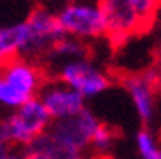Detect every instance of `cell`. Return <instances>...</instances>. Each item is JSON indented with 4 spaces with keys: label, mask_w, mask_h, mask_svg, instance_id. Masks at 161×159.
<instances>
[{
    "label": "cell",
    "mask_w": 161,
    "mask_h": 159,
    "mask_svg": "<svg viewBox=\"0 0 161 159\" xmlns=\"http://www.w3.org/2000/svg\"><path fill=\"white\" fill-rule=\"evenodd\" d=\"M100 124L89 108L72 119L53 121L51 128L30 145L28 151L44 152L54 159H77L89 147Z\"/></svg>",
    "instance_id": "1"
},
{
    "label": "cell",
    "mask_w": 161,
    "mask_h": 159,
    "mask_svg": "<svg viewBox=\"0 0 161 159\" xmlns=\"http://www.w3.org/2000/svg\"><path fill=\"white\" fill-rule=\"evenodd\" d=\"M5 32L18 58L49 52L67 37L58 16L46 7L32 9L23 21L5 26Z\"/></svg>",
    "instance_id": "2"
},
{
    "label": "cell",
    "mask_w": 161,
    "mask_h": 159,
    "mask_svg": "<svg viewBox=\"0 0 161 159\" xmlns=\"http://www.w3.org/2000/svg\"><path fill=\"white\" fill-rule=\"evenodd\" d=\"M2 124L5 126L11 143L28 149L40 135H44L51 128L53 117L49 115L40 98H33L21 107L14 108V112L5 117Z\"/></svg>",
    "instance_id": "3"
},
{
    "label": "cell",
    "mask_w": 161,
    "mask_h": 159,
    "mask_svg": "<svg viewBox=\"0 0 161 159\" xmlns=\"http://www.w3.org/2000/svg\"><path fill=\"white\" fill-rule=\"evenodd\" d=\"M63 32L69 37L84 40L107 33L100 2H70L56 12Z\"/></svg>",
    "instance_id": "4"
},
{
    "label": "cell",
    "mask_w": 161,
    "mask_h": 159,
    "mask_svg": "<svg viewBox=\"0 0 161 159\" xmlns=\"http://www.w3.org/2000/svg\"><path fill=\"white\" fill-rule=\"evenodd\" d=\"M107 25V39L114 47H119L135 33L145 32L140 18L133 9L131 0H103L100 2Z\"/></svg>",
    "instance_id": "5"
},
{
    "label": "cell",
    "mask_w": 161,
    "mask_h": 159,
    "mask_svg": "<svg viewBox=\"0 0 161 159\" xmlns=\"http://www.w3.org/2000/svg\"><path fill=\"white\" fill-rule=\"evenodd\" d=\"M58 79L61 84L72 88L84 98H95L103 91H107L110 86L109 75L88 60H75L63 63L58 72Z\"/></svg>",
    "instance_id": "6"
},
{
    "label": "cell",
    "mask_w": 161,
    "mask_h": 159,
    "mask_svg": "<svg viewBox=\"0 0 161 159\" xmlns=\"http://www.w3.org/2000/svg\"><path fill=\"white\" fill-rule=\"evenodd\" d=\"M53 121H65L77 117L86 110V98L61 82H49L39 95Z\"/></svg>",
    "instance_id": "7"
},
{
    "label": "cell",
    "mask_w": 161,
    "mask_h": 159,
    "mask_svg": "<svg viewBox=\"0 0 161 159\" xmlns=\"http://www.w3.org/2000/svg\"><path fill=\"white\" fill-rule=\"evenodd\" d=\"M159 74L156 70H145L144 74H133L123 79L128 95L131 96L135 112L142 123H151L156 112V86L159 84Z\"/></svg>",
    "instance_id": "8"
},
{
    "label": "cell",
    "mask_w": 161,
    "mask_h": 159,
    "mask_svg": "<svg viewBox=\"0 0 161 159\" xmlns=\"http://www.w3.org/2000/svg\"><path fill=\"white\" fill-rule=\"evenodd\" d=\"M86 52H88V49H86L82 40L67 35L49 51V56L54 58V60L63 61V63H69V61H75V60H86Z\"/></svg>",
    "instance_id": "9"
},
{
    "label": "cell",
    "mask_w": 161,
    "mask_h": 159,
    "mask_svg": "<svg viewBox=\"0 0 161 159\" xmlns=\"http://www.w3.org/2000/svg\"><path fill=\"white\" fill-rule=\"evenodd\" d=\"M114 142H116V133H114V129L102 123L98 126V129L95 131V135H93L89 147H91V151L97 156H102V159H105V157H109V152L112 151Z\"/></svg>",
    "instance_id": "10"
},
{
    "label": "cell",
    "mask_w": 161,
    "mask_h": 159,
    "mask_svg": "<svg viewBox=\"0 0 161 159\" xmlns=\"http://www.w3.org/2000/svg\"><path fill=\"white\" fill-rule=\"evenodd\" d=\"M135 145L142 159H161V145L147 128L140 129L135 135Z\"/></svg>",
    "instance_id": "11"
},
{
    "label": "cell",
    "mask_w": 161,
    "mask_h": 159,
    "mask_svg": "<svg viewBox=\"0 0 161 159\" xmlns=\"http://www.w3.org/2000/svg\"><path fill=\"white\" fill-rule=\"evenodd\" d=\"M133 9L137 12V16L140 18L144 30H149L151 25L156 21V16L159 14L161 4L156 0H131Z\"/></svg>",
    "instance_id": "12"
},
{
    "label": "cell",
    "mask_w": 161,
    "mask_h": 159,
    "mask_svg": "<svg viewBox=\"0 0 161 159\" xmlns=\"http://www.w3.org/2000/svg\"><path fill=\"white\" fill-rule=\"evenodd\" d=\"M18 58L14 47L11 46V40L7 37V32H5V26L0 25V70L4 67H7L11 61H14Z\"/></svg>",
    "instance_id": "13"
},
{
    "label": "cell",
    "mask_w": 161,
    "mask_h": 159,
    "mask_svg": "<svg viewBox=\"0 0 161 159\" xmlns=\"http://www.w3.org/2000/svg\"><path fill=\"white\" fill-rule=\"evenodd\" d=\"M23 159H54V157H51V156L44 154V152L28 151V149H26V152H25V154H23Z\"/></svg>",
    "instance_id": "14"
},
{
    "label": "cell",
    "mask_w": 161,
    "mask_h": 159,
    "mask_svg": "<svg viewBox=\"0 0 161 159\" xmlns=\"http://www.w3.org/2000/svg\"><path fill=\"white\" fill-rule=\"evenodd\" d=\"M0 159H23V154H19V152H14V151H11L9 154L2 156Z\"/></svg>",
    "instance_id": "15"
},
{
    "label": "cell",
    "mask_w": 161,
    "mask_h": 159,
    "mask_svg": "<svg viewBox=\"0 0 161 159\" xmlns=\"http://www.w3.org/2000/svg\"><path fill=\"white\" fill-rule=\"evenodd\" d=\"M9 152H11V145L9 143H0V157L9 154Z\"/></svg>",
    "instance_id": "16"
},
{
    "label": "cell",
    "mask_w": 161,
    "mask_h": 159,
    "mask_svg": "<svg viewBox=\"0 0 161 159\" xmlns=\"http://www.w3.org/2000/svg\"><path fill=\"white\" fill-rule=\"evenodd\" d=\"M158 88H159V91H161V77H159V84H158Z\"/></svg>",
    "instance_id": "17"
},
{
    "label": "cell",
    "mask_w": 161,
    "mask_h": 159,
    "mask_svg": "<svg viewBox=\"0 0 161 159\" xmlns=\"http://www.w3.org/2000/svg\"><path fill=\"white\" fill-rule=\"evenodd\" d=\"M77 159H89V157H84V156H80V157H77Z\"/></svg>",
    "instance_id": "18"
},
{
    "label": "cell",
    "mask_w": 161,
    "mask_h": 159,
    "mask_svg": "<svg viewBox=\"0 0 161 159\" xmlns=\"http://www.w3.org/2000/svg\"><path fill=\"white\" fill-rule=\"evenodd\" d=\"M105 159H116V157H105Z\"/></svg>",
    "instance_id": "19"
},
{
    "label": "cell",
    "mask_w": 161,
    "mask_h": 159,
    "mask_svg": "<svg viewBox=\"0 0 161 159\" xmlns=\"http://www.w3.org/2000/svg\"><path fill=\"white\" fill-rule=\"evenodd\" d=\"M159 12H161V7H159Z\"/></svg>",
    "instance_id": "20"
}]
</instances>
